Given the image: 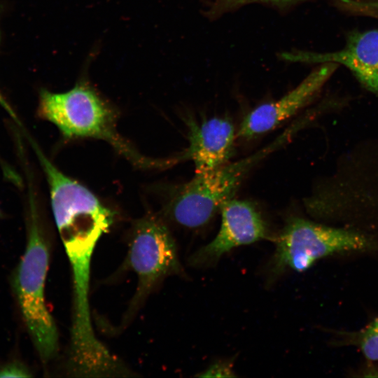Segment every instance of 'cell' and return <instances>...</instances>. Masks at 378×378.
I'll list each match as a JSON object with an SVG mask.
<instances>
[{
  "instance_id": "cell-11",
  "label": "cell",
  "mask_w": 378,
  "mask_h": 378,
  "mask_svg": "<svg viewBox=\"0 0 378 378\" xmlns=\"http://www.w3.org/2000/svg\"><path fill=\"white\" fill-rule=\"evenodd\" d=\"M203 3L205 15L209 18H216L252 4H263L284 9L293 6L301 0H199Z\"/></svg>"
},
{
  "instance_id": "cell-14",
  "label": "cell",
  "mask_w": 378,
  "mask_h": 378,
  "mask_svg": "<svg viewBox=\"0 0 378 378\" xmlns=\"http://www.w3.org/2000/svg\"><path fill=\"white\" fill-rule=\"evenodd\" d=\"M202 377H232L234 376L232 367L227 363H217L211 365Z\"/></svg>"
},
{
  "instance_id": "cell-2",
  "label": "cell",
  "mask_w": 378,
  "mask_h": 378,
  "mask_svg": "<svg viewBox=\"0 0 378 378\" xmlns=\"http://www.w3.org/2000/svg\"><path fill=\"white\" fill-rule=\"evenodd\" d=\"M37 114L54 124L66 138L104 140L143 168L167 165L165 160L145 158L120 136L115 111L86 80L79 81L64 92L42 89Z\"/></svg>"
},
{
  "instance_id": "cell-7",
  "label": "cell",
  "mask_w": 378,
  "mask_h": 378,
  "mask_svg": "<svg viewBox=\"0 0 378 378\" xmlns=\"http://www.w3.org/2000/svg\"><path fill=\"white\" fill-rule=\"evenodd\" d=\"M337 68L335 63L322 64L282 97L253 109L241 122L237 136L256 137L290 118L311 101Z\"/></svg>"
},
{
  "instance_id": "cell-16",
  "label": "cell",
  "mask_w": 378,
  "mask_h": 378,
  "mask_svg": "<svg viewBox=\"0 0 378 378\" xmlns=\"http://www.w3.org/2000/svg\"><path fill=\"white\" fill-rule=\"evenodd\" d=\"M1 216V211H0V217Z\"/></svg>"
},
{
  "instance_id": "cell-5",
  "label": "cell",
  "mask_w": 378,
  "mask_h": 378,
  "mask_svg": "<svg viewBox=\"0 0 378 378\" xmlns=\"http://www.w3.org/2000/svg\"><path fill=\"white\" fill-rule=\"evenodd\" d=\"M125 266L137 278L129 318L164 277L181 270L174 239L165 223L157 216L148 214L135 222Z\"/></svg>"
},
{
  "instance_id": "cell-9",
  "label": "cell",
  "mask_w": 378,
  "mask_h": 378,
  "mask_svg": "<svg viewBox=\"0 0 378 378\" xmlns=\"http://www.w3.org/2000/svg\"><path fill=\"white\" fill-rule=\"evenodd\" d=\"M188 146L177 157L176 163L187 160L195 173L207 172L228 162L233 155L237 136L233 123L227 118L213 117L197 123L188 120Z\"/></svg>"
},
{
  "instance_id": "cell-15",
  "label": "cell",
  "mask_w": 378,
  "mask_h": 378,
  "mask_svg": "<svg viewBox=\"0 0 378 378\" xmlns=\"http://www.w3.org/2000/svg\"><path fill=\"white\" fill-rule=\"evenodd\" d=\"M1 39V37H0ZM0 104L4 108V109L8 111V113L10 114V115L14 119V120L18 122H19V119L18 118L16 114L12 109V108L9 106V104L5 101L4 97L0 94ZM6 165V162L0 158V167H4Z\"/></svg>"
},
{
  "instance_id": "cell-1",
  "label": "cell",
  "mask_w": 378,
  "mask_h": 378,
  "mask_svg": "<svg viewBox=\"0 0 378 378\" xmlns=\"http://www.w3.org/2000/svg\"><path fill=\"white\" fill-rule=\"evenodd\" d=\"M27 176L26 247L12 274L10 285L34 346L41 360L46 363L56 356L59 349L58 330L45 299L50 245L31 178L29 174Z\"/></svg>"
},
{
  "instance_id": "cell-13",
  "label": "cell",
  "mask_w": 378,
  "mask_h": 378,
  "mask_svg": "<svg viewBox=\"0 0 378 378\" xmlns=\"http://www.w3.org/2000/svg\"><path fill=\"white\" fill-rule=\"evenodd\" d=\"M31 372L22 361L13 360L0 365V377H30Z\"/></svg>"
},
{
  "instance_id": "cell-10",
  "label": "cell",
  "mask_w": 378,
  "mask_h": 378,
  "mask_svg": "<svg viewBox=\"0 0 378 378\" xmlns=\"http://www.w3.org/2000/svg\"><path fill=\"white\" fill-rule=\"evenodd\" d=\"M332 347H354L365 361L378 363V316L356 330H329Z\"/></svg>"
},
{
  "instance_id": "cell-3",
  "label": "cell",
  "mask_w": 378,
  "mask_h": 378,
  "mask_svg": "<svg viewBox=\"0 0 378 378\" xmlns=\"http://www.w3.org/2000/svg\"><path fill=\"white\" fill-rule=\"evenodd\" d=\"M357 255H378V236L294 216L276 238L272 271L302 272L325 258Z\"/></svg>"
},
{
  "instance_id": "cell-4",
  "label": "cell",
  "mask_w": 378,
  "mask_h": 378,
  "mask_svg": "<svg viewBox=\"0 0 378 378\" xmlns=\"http://www.w3.org/2000/svg\"><path fill=\"white\" fill-rule=\"evenodd\" d=\"M296 127L293 125L265 148L246 158L195 173L172 197L167 207L169 217L188 228H197L208 223L223 204L232 198L249 171L288 140Z\"/></svg>"
},
{
  "instance_id": "cell-12",
  "label": "cell",
  "mask_w": 378,
  "mask_h": 378,
  "mask_svg": "<svg viewBox=\"0 0 378 378\" xmlns=\"http://www.w3.org/2000/svg\"><path fill=\"white\" fill-rule=\"evenodd\" d=\"M337 1L351 12L378 18V0H337Z\"/></svg>"
},
{
  "instance_id": "cell-8",
  "label": "cell",
  "mask_w": 378,
  "mask_h": 378,
  "mask_svg": "<svg viewBox=\"0 0 378 378\" xmlns=\"http://www.w3.org/2000/svg\"><path fill=\"white\" fill-rule=\"evenodd\" d=\"M282 57L295 62L342 64L365 88L378 97V30L353 32L348 36L345 46L335 52L298 51L284 53Z\"/></svg>"
},
{
  "instance_id": "cell-6",
  "label": "cell",
  "mask_w": 378,
  "mask_h": 378,
  "mask_svg": "<svg viewBox=\"0 0 378 378\" xmlns=\"http://www.w3.org/2000/svg\"><path fill=\"white\" fill-rule=\"evenodd\" d=\"M220 211L221 223L217 234L191 255L189 262L192 265H209L234 248L268 237L266 223L251 202L232 198L223 204Z\"/></svg>"
}]
</instances>
